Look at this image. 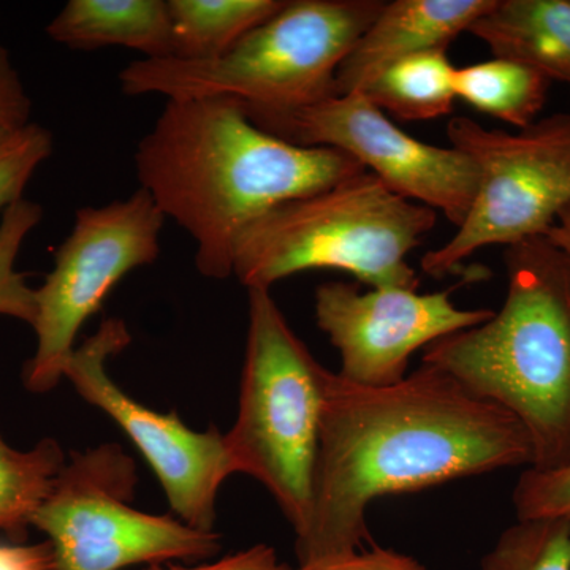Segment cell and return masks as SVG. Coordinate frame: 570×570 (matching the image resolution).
<instances>
[{"label": "cell", "instance_id": "cell-1", "mask_svg": "<svg viewBox=\"0 0 570 570\" xmlns=\"http://www.w3.org/2000/svg\"><path fill=\"white\" fill-rule=\"evenodd\" d=\"M531 464L519 420L439 367L422 363L389 387L332 373L309 521L295 540L298 566L373 543L366 513L374 499Z\"/></svg>", "mask_w": 570, "mask_h": 570}, {"label": "cell", "instance_id": "cell-2", "mask_svg": "<svg viewBox=\"0 0 570 570\" xmlns=\"http://www.w3.org/2000/svg\"><path fill=\"white\" fill-rule=\"evenodd\" d=\"M134 160L140 189L193 236L212 279L234 275L236 243L258 217L365 171L346 153L265 132L232 97L167 100Z\"/></svg>", "mask_w": 570, "mask_h": 570}, {"label": "cell", "instance_id": "cell-3", "mask_svg": "<svg viewBox=\"0 0 570 570\" xmlns=\"http://www.w3.org/2000/svg\"><path fill=\"white\" fill-rule=\"evenodd\" d=\"M508 294L474 328L430 344L422 363L519 420L534 469L570 463V255L547 236L505 247Z\"/></svg>", "mask_w": 570, "mask_h": 570}, {"label": "cell", "instance_id": "cell-4", "mask_svg": "<svg viewBox=\"0 0 570 570\" xmlns=\"http://www.w3.org/2000/svg\"><path fill=\"white\" fill-rule=\"evenodd\" d=\"M438 223L433 208L390 190L370 171L276 206L243 232L234 275L247 288L333 268L370 288L417 291L407 255Z\"/></svg>", "mask_w": 570, "mask_h": 570}, {"label": "cell", "instance_id": "cell-5", "mask_svg": "<svg viewBox=\"0 0 570 570\" xmlns=\"http://www.w3.org/2000/svg\"><path fill=\"white\" fill-rule=\"evenodd\" d=\"M384 0H285L283 9L208 61L138 59L119 73L129 97H232L265 110L335 96L337 69L384 9Z\"/></svg>", "mask_w": 570, "mask_h": 570}, {"label": "cell", "instance_id": "cell-6", "mask_svg": "<svg viewBox=\"0 0 570 570\" xmlns=\"http://www.w3.org/2000/svg\"><path fill=\"white\" fill-rule=\"evenodd\" d=\"M249 326L238 415L224 434L236 472L273 494L296 535L313 504L322 417L333 371L314 358L269 288H247Z\"/></svg>", "mask_w": 570, "mask_h": 570}, {"label": "cell", "instance_id": "cell-7", "mask_svg": "<svg viewBox=\"0 0 570 570\" xmlns=\"http://www.w3.org/2000/svg\"><path fill=\"white\" fill-rule=\"evenodd\" d=\"M137 464L121 445L70 453L32 527L47 535L56 570H122L197 561L220 550L216 532L132 508Z\"/></svg>", "mask_w": 570, "mask_h": 570}, {"label": "cell", "instance_id": "cell-8", "mask_svg": "<svg viewBox=\"0 0 570 570\" xmlns=\"http://www.w3.org/2000/svg\"><path fill=\"white\" fill-rule=\"evenodd\" d=\"M453 148L471 157L478 193L466 219L445 245L423 255L422 272L444 277L483 247L547 236L570 205V115L549 116L519 132L452 119Z\"/></svg>", "mask_w": 570, "mask_h": 570}, {"label": "cell", "instance_id": "cell-9", "mask_svg": "<svg viewBox=\"0 0 570 570\" xmlns=\"http://www.w3.org/2000/svg\"><path fill=\"white\" fill-rule=\"evenodd\" d=\"M164 223L142 189L126 200L78 209L69 236L55 249L50 275L36 288L37 347L22 373L29 392L58 387L81 326L122 277L159 257Z\"/></svg>", "mask_w": 570, "mask_h": 570}, {"label": "cell", "instance_id": "cell-10", "mask_svg": "<svg viewBox=\"0 0 570 570\" xmlns=\"http://www.w3.org/2000/svg\"><path fill=\"white\" fill-rule=\"evenodd\" d=\"M243 108L255 126L281 140L346 153L401 197L444 213L456 227L466 219L479 184L471 157L411 137L362 92L285 110Z\"/></svg>", "mask_w": 570, "mask_h": 570}, {"label": "cell", "instance_id": "cell-11", "mask_svg": "<svg viewBox=\"0 0 570 570\" xmlns=\"http://www.w3.org/2000/svg\"><path fill=\"white\" fill-rule=\"evenodd\" d=\"M132 341L126 322L105 318L100 328L67 362L63 379L78 395L115 420L153 468L179 520L198 531L216 532L220 485L236 474L224 434L212 426L200 433L176 412L163 414L124 393L108 376L107 362Z\"/></svg>", "mask_w": 570, "mask_h": 570}, {"label": "cell", "instance_id": "cell-12", "mask_svg": "<svg viewBox=\"0 0 570 570\" xmlns=\"http://www.w3.org/2000/svg\"><path fill=\"white\" fill-rule=\"evenodd\" d=\"M316 322L341 358L340 376L389 387L407 376L411 356L442 337L474 328L493 309H460L450 291L419 294L407 288H370L332 281L316 291Z\"/></svg>", "mask_w": 570, "mask_h": 570}, {"label": "cell", "instance_id": "cell-13", "mask_svg": "<svg viewBox=\"0 0 570 570\" xmlns=\"http://www.w3.org/2000/svg\"><path fill=\"white\" fill-rule=\"evenodd\" d=\"M497 0H395L363 32L337 69L335 96L362 92L387 67L409 56L448 50L449 43Z\"/></svg>", "mask_w": 570, "mask_h": 570}, {"label": "cell", "instance_id": "cell-14", "mask_svg": "<svg viewBox=\"0 0 570 570\" xmlns=\"http://www.w3.org/2000/svg\"><path fill=\"white\" fill-rule=\"evenodd\" d=\"M47 33L73 50L124 47L145 59L174 56L170 9L164 0H70Z\"/></svg>", "mask_w": 570, "mask_h": 570}, {"label": "cell", "instance_id": "cell-15", "mask_svg": "<svg viewBox=\"0 0 570 570\" xmlns=\"http://www.w3.org/2000/svg\"><path fill=\"white\" fill-rule=\"evenodd\" d=\"M469 32L494 58L527 63L570 86V0H497Z\"/></svg>", "mask_w": 570, "mask_h": 570}, {"label": "cell", "instance_id": "cell-16", "mask_svg": "<svg viewBox=\"0 0 570 570\" xmlns=\"http://www.w3.org/2000/svg\"><path fill=\"white\" fill-rule=\"evenodd\" d=\"M284 6L285 0H168L174 28L171 58H219Z\"/></svg>", "mask_w": 570, "mask_h": 570}, {"label": "cell", "instance_id": "cell-17", "mask_svg": "<svg viewBox=\"0 0 570 570\" xmlns=\"http://www.w3.org/2000/svg\"><path fill=\"white\" fill-rule=\"evenodd\" d=\"M455 73L448 50L419 52L392 63L362 94L404 121H430L453 110Z\"/></svg>", "mask_w": 570, "mask_h": 570}, {"label": "cell", "instance_id": "cell-18", "mask_svg": "<svg viewBox=\"0 0 570 570\" xmlns=\"http://www.w3.org/2000/svg\"><path fill=\"white\" fill-rule=\"evenodd\" d=\"M550 86L539 70L505 58L461 67L455 73L456 99L519 130L535 122Z\"/></svg>", "mask_w": 570, "mask_h": 570}, {"label": "cell", "instance_id": "cell-19", "mask_svg": "<svg viewBox=\"0 0 570 570\" xmlns=\"http://www.w3.org/2000/svg\"><path fill=\"white\" fill-rule=\"evenodd\" d=\"M66 463L56 439L45 438L22 452L10 448L0 434V530L14 539L24 538Z\"/></svg>", "mask_w": 570, "mask_h": 570}, {"label": "cell", "instance_id": "cell-20", "mask_svg": "<svg viewBox=\"0 0 570 570\" xmlns=\"http://www.w3.org/2000/svg\"><path fill=\"white\" fill-rule=\"evenodd\" d=\"M480 570H570V524L517 520L482 558Z\"/></svg>", "mask_w": 570, "mask_h": 570}, {"label": "cell", "instance_id": "cell-21", "mask_svg": "<svg viewBox=\"0 0 570 570\" xmlns=\"http://www.w3.org/2000/svg\"><path fill=\"white\" fill-rule=\"evenodd\" d=\"M43 208L21 198L9 206L0 220V316L18 318L32 326L36 321V288L17 269L22 243L40 224Z\"/></svg>", "mask_w": 570, "mask_h": 570}, {"label": "cell", "instance_id": "cell-22", "mask_svg": "<svg viewBox=\"0 0 570 570\" xmlns=\"http://www.w3.org/2000/svg\"><path fill=\"white\" fill-rule=\"evenodd\" d=\"M52 154V134L31 122L0 146V212L22 198L32 175Z\"/></svg>", "mask_w": 570, "mask_h": 570}, {"label": "cell", "instance_id": "cell-23", "mask_svg": "<svg viewBox=\"0 0 570 570\" xmlns=\"http://www.w3.org/2000/svg\"><path fill=\"white\" fill-rule=\"evenodd\" d=\"M512 501L517 520H562L570 524V463L554 469H524Z\"/></svg>", "mask_w": 570, "mask_h": 570}, {"label": "cell", "instance_id": "cell-24", "mask_svg": "<svg viewBox=\"0 0 570 570\" xmlns=\"http://www.w3.org/2000/svg\"><path fill=\"white\" fill-rule=\"evenodd\" d=\"M32 102L10 52L0 43V146L31 124Z\"/></svg>", "mask_w": 570, "mask_h": 570}, {"label": "cell", "instance_id": "cell-25", "mask_svg": "<svg viewBox=\"0 0 570 570\" xmlns=\"http://www.w3.org/2000/svg\"><path fill=\"white\" fill-rule=\"evenodd\" d=\"M295 570H426L414 558L397 553L395 550L382 549L371 543L370 550H358L343 557L307 562Z\"/></svg>", "mask_w": 570, "mask_h": 570}, {"label": "cell", "instance_id": "cell-26", "mask_svg": "<svg viewBox=\"0 0 570 570\" xmlns=\"http://www.w3.org/2000/svg\"><path fill=\"white\" fill-rule=\"evenodd\" d=\"M142 570H295L277 558L275 549L261 543L245 551L225 557L213 564L183 568V566L151 564Z\"/></svg>", "mask_w": 570, "mask_h": 570}, {"label": "cell", "instance_id": "cell-27", "mask_svg": "<svg viewBox=\"0 0 570 570\" xmlns=\"http://www.w3.org/2000/svg\"><path fill=\"white\" fill-rule=\"evenodd\" d=\"M547 238L570 255V205L558 216L557 223L550 228Z\"/></svg>", "mask_w": 570, "mask_h": 570}]
</instances>
